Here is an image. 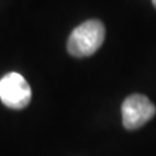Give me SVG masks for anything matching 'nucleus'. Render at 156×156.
Masks as SVG:
<instances>
[{
  "mask_svg": "<svg viewBox=\"0 0 156 156\" xmlns=\"http://www.w3.org/2000/svg\"><path fill=\"white\" fill-rule=\"evenodd\" d=\"M105 27L99 20H89L72 31L68 39V52L74 57L91 56L104 42Z\"/></svg>",
  "mask_w": 156,
  "mask_h": 156,
  "instance_id": "nucleus-1",
  "label": "nucleus"
},
{
  "mask_svg": "<svg viewBox=\"0 0 156 156\" xmlns=\"http://www.w3.org/2000/svg\"><path fill=\"white\" fill-rule=\"evenodd\" d=\"M0 100L8 108H25L31 100L30 85L20 73H8L0 80Z\"/></svg>",
  "mask_w": 156,
  "mask_h": 156,
  "instance_id": "nucleus-2",
  "label": "nucleus"
},
{
  "mask_svg": "<svg viewBox=\"0 0 156 156\" xmlns=\"http://www.w3.org/2000/svg\"><path fill=\"white\" fill-rule=\"evenodd\" d=\"M122 124L128 130L142 128L156 113V107L146 95L133 94L124 100L121 107Z\"/></svg>",
  "mask_w": 156,
  "mask_h": 156,
  "instance_id": "nucleus-3",
  "label": "nucleus"
},
{
  "mask_svg": "<svg viewBox=\"0 0 156 156\" xmlns=\"http://www.w3.org/2000/svg\"><path fill=\"white\" fill-rule=\"evenodd\" d=\"M152 3H154V5H155V8H156V0H152Z\"/></svg>",
  "mask_w": 156,
  "mask_h": 156,
  "instance_id": "nucleus-4",
  "label": "nucleus"
}]
</instances>
